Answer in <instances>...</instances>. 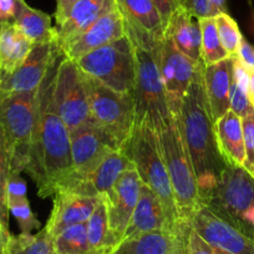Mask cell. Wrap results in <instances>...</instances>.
Returning <instances> with one entry per match:
<instances>
[{
	"label": "cell",
	"instance_id": "obj_1",
	"mask_svg": "<svg viewBox=\"0 0 254 254\" xmlns=\"http://www.w3.org/2000/svg\"><path fill=\"white\" fill-rule=\"evenodd\" d=\"M58 65L56 61L38 89L35 128L25 168L43 198L54 196L58 186L72 171L70 132L54 104Z\"/></svg>",
	"mask_w": 254,
	"mask_h": 254
},
{
	"label": "cell",
	"instance_id": "obj_2",
	"mask_svg": "<svg viewBox=\"0 0 254 254\" xmlns=\"http://www.w3.org/2000/svg\"><path fill=\"white\" fill-rule=\"evenodd\" d=\"M203 70L204 64L202 63L183 97L180 115L172 117L180 126L196 173L199 197L202 204L206 206L226 163L217 147L214 124L204 91Z\"/></svg>",
	"mask_w": 254,
	"mask_h": 254
},
{
	"label": "cell",
	"instance_id": "obj_3",
	"mask_svg": "<svg viewBox=\"0 0 254 254\" xmlns=\"http://www.w3.org/2000/svg\"><path fill=\"white\" fill-rule=\"evenodd\" d=\"M125 34L132 43L135 54V125H147L158 132L172 121L165 85L156 59L158 39L131 26H125Z\"/></svg>",
	"mask_w": 254,
	"mask_h": 254
},
{
	"label": "cell",
	"instance_id": "obj_4",
	"mask_svg": "<svg viewBox=\"0 0 254 254\" xmlns=\"http://www.w3.org/2000/svg\"><path fill=\"white\" fill-rule=\"evenodd\" d=\"M137 171L142 185L150 188L160 198L170 223L177 231H185L190 226L182 223L178 217L172 186L160 148V141L155 130L147 125H135L130 140L122 148Z\"/></svg>",
	"mask_w": 254,
	"mask_h": 254
},
{
	"label": "cell",
	"instance_id": "obj_5",
	"mask_svg": "<svg viewBox=\"0 0 254 254\" xmlns=\"http://www.w3.org/2000/svg\"><path fill=\"white\" fill-rule=\"evenodd\" d=\"M156 133L172 186L178 217L182 223L190 224L203 204L199 197L196 173L180 126L172 117V121Z\"/></svg>",
	"mask_w": 254,
	"mask_h": 254
},
{
	"label": "cell",
	"instance_id": "obj_6",
	"mask_svg": "<svg viewBox=\"0 0 254 254\" xmlns=\"http://www.w3.org/2000/svg\"><path fill=\"white\" fill-rule=\"evenodd\" d=\"M38 90L0 95V130L9 155L10 173L25 172L36 122Z\"/></svg>",
	"mask_w": 254,
	"mask_h": 254
},
{
	"label": "cell",
	"instance_id": "obj_7",
	"mask_svg": "<svg viewBox=\"0 0 254 254\" xmlns=\"http://www.w3.org/2000/svg\"><path fill=\"white\" fill-rule=\"evenodd\" d=\"M80 71L120 94L133 95L136 63L132 43L126 35L101 46L76 61Z\"/></svg>",
	"mask_w": 254,
	"mask_h": 254
},
{
	"label": "cell",
	"instance_id": "obj_8",
	"mask_svg": "<svg viewBox=\"0 0 254 254\" xmlns=\"http://www.w3.org/2000/svg\"><path fill=\"white\" fill-rule=\"evenodd\" d=\"M84 76L92 120L117 141L122 150L135 126L133 95L120 94L86 75Z\"/></svg>",
	"mask_w": 254,
	"mask_h": 254
},
{
	"label": "cell",
	"instance_id": "obj_9",
	"mask_svg": "<svg viewBox=\"0 0 254 254\" xmlns=\"http://www.w3.org/2000/svg\"><path fill=\"white\" fill-rule=\"evenodd\" d=\"M54 104L70 133L95 122L84 74L76 63L67 58H64L58 65L54 82Z\"/></svg>",
	"mask_w": 254,
	"mask_h": 254
},
{
	"label": "cell",
	"instance_id": "obj_10",
	"mask_svg": "<svg viewBox=\"0 0 254 254\" xmlns=\"http://www.w3.org/2000/svg\"><path fill=\"white\" fill-rule=\"evenodd\" d=\"M253 204V176L243 167L226 166L219 175L218 182L209 196L206 206L249 231L242 223V214Z\"/></svg>",
	"mask_w": 254,
	"mask_h": 254
},
{
	"label": "cell",
	"instance_id": "obj_11",
	"mask_svg": "<svg viewBox=\"0 0 254 254\" xmlns=\"http://www.w3.org/2000/svg\"><path fill=\"white\" fill-rule=\"evenodd\" d=\"M190 226L216 254H254V234L208 206L197 211Z\"/></svg>",
	"mask_w": 254,
	"mask_h": 254
},
{
	"label": "cell",
	"instance_id": "obj_12",
	"mask_svg": "<svg viewBox=\"0 0 254 254\" xmlns=\"http://www.w3.org/2000/svg\"><path fill=\"white\" fill-rule=\"evenodd\" d=\"M156 59L165 85L171 115L178 116L183 97L203 61L197 63L186 56L166 36L157 40Z\"/></svg>",
	"mask_w": 254,
	"mask_h": 254
},
{
	"label": "cell",
	"instance_id": "obj_13",
	"mask_svg": "<svg viewBox=\"0 0 254 254\" xmlns=\"http://www.w3.org/2000/svg\"><path fill=\"white\" fill-rule=\"evenodd\" d=\"M70 141L72 171L65 180L81 178L89 175L104 160L105 156L112 151L121 150L117 141L96 122L70 133Z\"/></svg>",
	"mask_w": 254,
	"mask_h": 254
},
{
	"label": "cell",
	"instance_id": "obj_14",
	"mask_svg": "<svg viewBox=\"0 0 254 254\" xmlns=\"http://www.w3.org/2000/svg\"><path fill=\"white\" fill-rule=\"evenodd\" d=\"M141 185L142 182L140 176L132 166L124 171L114 187L101 197L106 206L110 231L112 232L119 243L124 238L125 232L128 227L138 202Z\"/></svg>",
	"mask_w": 254,
	"mask_h": 254
},
{
	"label": "cell",
	"instance_id": "obj_15",
	"mask_svg": "<svg viewBox=\"0 0 254 254\" xmlns=\"http://www.w3.org/2000/svg\"><path fill=\"white\" fill-rule=\"evenodd\" d=\"M60 54L63 53L56 41L35 44L26 60L16 71L0 77V95L38 90Z\"/></svg>",
	"mask_w": 254,
	"mask_h": 254
},
{
	"label": "cell",
	"instance_id": "obj_16",
	"mask_svg": "<svg viewBox=\"0 0 254 254\" xmlns=\"http://www.w3.org/2000/svg\"><path fill=\"white\" fill-rule=\"evenodd\" d=\"M132 166V162L124 151H112L105 156L104 160L89 175L81 178H67L61 182L56 188L55 193L70 192L81 196L101 198L114 187L122 172Z\"/></svg>",
	"mask_w": 254,
	"mask_h": 254
},
{
	"label": "cell",
	"instance_id": "obj_17",
	"mask_svg": "<svg viewBox=\"0 0 254 254\" xmlns=\"http://www.w3.org/2000/svg\"><path fill=\"white\" fill-rule=\"evenodd\" d=\"M125 35L126 34H125L124 19L114 1L111 6L82 35H80L74 43L70 44L63 51V55L70 60L76 61L90 51L119 40Z\"/></svg>",
	"mask_w": 254,
	"mask_h": 254
},
{
	"label": "cell",
	"instance_id": "obj_18",
	"mask_svg": "<svg viewBox=\"0 0 254 254\" xmlns=\"http://www.w3.org/2000/svg\"><path fill=\"white\" fill-rule=\"evenodd\" d=\"M53 197V211L45 226L53 238L69 227L86 223L100 199L70 192H56Z\"/></svg>",
	"mask_w": 254,
	"mask_h": 254
},
{
	"label": "cell",
	"instance_id": "obj_19",
	"mask_svg": "<svg viewBox=\"0 0 254 254\" xmlns=\"http://www.w3.org/2000/svg\"><path fill=\"white\" fill-rule=\"evenodd\" d=\"M188 228H186L185 231H177L173 228L160 198L150 188L146 187L145 185H141L138 202L136 204L128 227L125 232L124 238L137 236L146 232L158 231V229H168L175 233H186Z\"/></svg>",
	"mask_w": 254,
	"mask_h": 254
},
{
	"label": "cell",
	"instance_id": "obj_20",
	"mask_svg": "<svg viewBox=\"0 0 254 254\" xmlns=\"http://www.w3.org/2000/svg\"><path fill=\"white\" fill-rule=\"evenodd\" d=\"M186 233L168 229L146 232L124 238L110 254H182Z\"/></svg>",
	"mask_w": 254,
	"mask_h": 254
},
{
	"label": "cell",
	"instance_id": "obj_21",
	"mask_svg": "<svg viewBox=\"0 0 254 254\" xmlns=\"http://www.w3.org/2000/svg\"><path fill=\"white\" fill-rule=\"evenodd\" d=\"M233 79V58H227L212 65H204L203 81L209 115L214 122L229 109V90Z\"/></svg>",
	"mask_w": 254,
	"mask_h": 254
},
{
	"label": "cell",
	"instance_id": "obj_22",
	"mask_svg": "<svg viewBox=\"0 0 254 254\" xmlns=\"http://www.w3.org/2000/svg\"><path fill=\"white\" fill-rule=\"evenodd\" d=\"M115 0H79L70 11L65 23L56 28V44L63 53L85 33Z\"/></svg>",
	"mask_w": 254,
	"mask_h": 254
},
{
	"label": "cell",
	"instance_id": "obj_23",
	"mask_svg": "<svg viewBox=\"0 0 254 254\" xmlns=\"http://www.w3.org/2000/svg\"><path fill=\"white\" fill-rule=\"evenodd\" d=\"M163 36L170 39L182 54L193 61H202V31L199 20L182 8L172 14Z\"/></svg>",
	"mask_w": 254,
	"mask_h": 254
},
{
	"label": "cell",
	"instance_id": "obj_24",
	"mask_svg": "<svg viewBox=\"0 0 254 254\" xmlns=\"http://www.w3.org/2000/svg\"><path fill=\"white\" fill-rule=\"evenodd\" d=\"M214 135L217 147L226 166L243 167L246 165L242 119L228 110L223 116L214 122Z\"/></svg>",
	"mask_w": 254,
	"mask_h": 254
},
{
	"label": "cell",
	"instance_id": "obj_25",
	"mask_svg": "<svg viewBox=\"0 0 254 254\" xmlns=\"http://www.w3.org/2000/svg\"><path fill=\"white\" fill-rule=\"evenodd\" d=\"M34 44L26 38L14 21L0 24V77L11 75L30 54Z\"/></svg>",
	"mask_w": 254,
	"mask_h": 254
},
{
	"label": "cell",
	"instance_id": "obj_26",
	"mask_svg": "<svg viewBox=\"0 0 254 254\" xmlns=\"http://www.w3.org/2000/svg\"><path fill=\"white\" fill-rule=\"evenodd\" d=\"M125 26L140 29L156 39L163 38V24L151 0H115Z\"/></svg>",
	"mask_w": 254,
	"mask_h": 254
},
{
	"label": "cell",
	"instance_id": "obj_27",
	"mask_svg": "<svg viewBox=\"0 0 254 254\" xmlns=\"http://www.w3.org/2000/svg\"><path fill=\"white\" fill-rule=\"evenodd\" d=\"M13 21L34 45L56 41V29L51 26L50 15L31 8L25 0H18Z\"/></svg>",
	"mask_w": 254,
	"mask_h": 254
},
{
	"label": "cell",
	"instance_id": "obj_28",
	"mask_svg": "<svg viewBox=\"0 0 254 254\" xmlns=\"http://www.w3.org/2000/svg\"><path fill=\"white\" fill-rule=\"evenodd\" d=\"M87 226V238H89L90 246L94 249L96 254H110L112 249L119 243L112 232L110 231L109 221H107L106 206L101 198L97 202L94 212L89 221L86 222Z\"/></svg>",
	"mask_w": 254,
	"mask_h": 254
},
{
	"label": "cell",
	"instance_id": "obj_29",
	"mask_svg": "<svg viewBox=\"0 0 254 254\" xmlns=\"http://www.w3.org/2000/svg\"><path fill=\"white\" fill-rule=\"evenodd\" d=\"M54 253L56 254H96L87 238L86 223L69 227L53 238Z\"/></svg>",
	"mask_w": 254,
	"mask_h": 254
},
{
	"label": "cell",
	"instance_id": "obj_30",
	"mask_svg": "<svg viewBox=\"0 0 254 254\" xmlns=\"http://www.w3.org/2000/svg\"><path fill=\"white\" fill-rule=\"evenodd\" d=\"M4 254H54L53 237L45 227L36 234H11Z\"/></svg>",
	"mask_w": 254,
	"mask_h": 254
},
{
	"label": "cell",
	"instance_id": "obj_31",
	"mask_svg": "<svg viewBox=\"0 0 254 254\" xmlns=\"http://www.w3.org/2000/svg\"><path fill=\"white\" fill-rule=\"evenodd\" d=\"M202 31V61L204 65L219 63L227 58H231L222 46L217 30L214 16L198 19Z\"/></svg>",
	"mask_w": 254,
	"mask_h": 254
},
{
	"label": "cell",
	"instance_id": "obj_32",
	"mask_svg": "<svg viewBox=\"0 0 254 254\" xmlns=\"http://www.w3.org/2000/svg\"><path fill=\"white\" fill-rule=\"evenodd\" d=\"M214 19H216L217 30H218V36L222 46L229 55L236 56L239 45L243 40V36L239 31L238 25L234 21V19L231 18L227 13L218 14V15L214 16Z\"/></svg>",
	"mask_w": 254,
	"mask_h": 254
},
{
	"label": "cell",
	"instance_id": "obj_33",
	"mask_svg": "<svg viewBox=\"0 0 254 254\" xmlns=\"http://www.w3.org/2000/svg\"><path fill=\"white\" fill-rule=\"evenodd\" d=\"M10 175V155L4 138L3 131L0 130V221L9 229V208L6 202V182Z\"/></svg>",
	"mask_w": 254,
	"mask_h": 254
},
{
	"label": "cell",
	"instance_id": "obj_34",
	"mask_svg": "<svg viewBox=\"0 0 254 254\" xmlns=\"http://www.w3.org/2000/svg\"><path fill=\"white\" fill-rule=\"evenodd\" d=\"M8 208L9 212L15 217L16 222H18L19 227H20L21 233L29 234L34 229H38L40 227V222L34 216L30 203H29L26 197L25 198L8 201Z\"/></svg>",
	"mask_w": 254,
	"mask_h": 254
},
{
	"label": "cell",
	"instance_id": "obj_35",
	"mask_svg": "<svg viewBox=\"0 0 254 254\" xmlns=\"http://www.w3.org/2000/svg\"><path fill=\"white\" fill-rule=\"evenodd\" d=\"M244 148H246V165L244 168L254 177V110L242 117Z\"/></svg>",
	"mask_w": 254,
	"mask_h": 254
},
{
	"label": "cell",
	"instance_id": "obj_36",
	"mask_svg": "<svg viewBox=\"0 0 254 254\" xmlns=\"http://www.w3.org/2000/svg\"><path fill=\"white\" fill-rule=\"evenodd\" d=\"M229 109L234 114L238 115L241 119L254 110L251 101H249L248 95L237 85V82L233 79H232L231 90H229Z\"/></svg>",
	"mask_w": 254,
	"mask_h": 254
},
{
	"label": "cell",
	"instance_id": "obj_37",
	"mask_svg": "<svg viewBox=\"0 0 254 254\" xmlns=\"http://www.w3.org/2000/svg\"><path fill=\"white\" fill-rule=\"evenodd\" d=\"M182 254H216L212 247L190 226L185 237Z\"/></svg>",
	"mask_w": 254,
	"mask_h": 254
},
{
	"label": "cell",
	"instance_id": "obj_38",
	"mask_svg": "<svg viewBox=\"0 0 254 254\" xmlns=\"http://www.w3.org/2000/svg\"><path fill=\"white\" fill-rule=\"evenodd\" d=\"M180 8L197 19L214 16L211 0H178Z\"/></svg>",
	"mask_w": 254,
	"mask_h": 254
},
{
	"label": "cell",
	"instance_id": "obj_39",
	"mask_svg": "<svg viewBox=\"0 0 254 254\" xmlns=\"http://www.w3.org/2000/svg\"><path fill=\"white\" fill-rule=\"evenodd\" d=\"M26 182L19 173H10L6 182V202L11 199L25 198Z\"/></svg>",
	"mask_w": 254,
	"mask_h": 254
},
{
	"label": "cell",
	"instance_id": "obj_40",
	"mask_svg": "<svg viewBox=\"0 0 254 254\" xmlns=\"http://www.w3.org/2000/svg\"><path fill=\"white\" fill-rule=\"evenodd\" d=\"M151 1L155 5L156 10H157L158 15L161 18V21L163 24V29H165L172 14L180 8V1L178 0H151Z\"/></svg>",
	"mask_w": 254,
	"mask_h": 254
},
{
	"label": "cell",
	"instance_id": "obj_41",
	"mask_svg": "<svg viewBox=\"0 0 254 254\" xmlns=\"http://www.w3.org/2000/svg\"><path fill=\"white\" fill-rule=\"evenodd\" d=\"M233 58V80L237 82L239 87L248 95V87H249V71L248 67L239 60L237 56H232Z\"/></svg>",
	"mask_w": 254,
	"mask_h": 254
},
{
	"label": "cell",
	"instance_id": "obj_42",
	"mask_svg": "<svg viewBox=\"0 0 254 254\" xmlns=\"http://www.w3.org/2000/svg\"><path fill=\"white\" fill-rule=\"evenodd\" d=\"M79 0H56V10H55V20L58 28H60L65 20L69 16L70 11L74 8L75 4Z\"/></svg>",
	"mask_w": 254,
	"mask_h": 254
},
{
	"label": "cell",
	"instance_id": "obj_43",
	"mask_svg": "<svg viewBox=\"0 0 254 254\" xmlns=\"http://www.w3.org/2000/svg\"><path fill=\"white\" fill-rule=\"evenodd\" d=\"M236 56L246 66L254 67V46L251 45L247 40H244V38L239 45Z\"/></svg>",
	"mask_w": 254,
	"mask_h": 254
},
{
	"label": "cell",
	"instance_id": "obj_44",
	"mask_svg": "<svg viewBox=\"0 0 254 254\" xmlns=\"http://www.w3.org/2000/svg\"><path fill=\"white\" fill-rule=\"evenodd\" d=\"M16 8L18 0H0V21H13Z\"/></svg>",
	"mask_w": 254,
	"mask_h": 254
},
{
	"label": "cell",
	"instance_id": "obj_45",
	"mask_svg": "<svg viewBox=\"0 0 254 254\" xmlns=\"http://www.w3.org/2000/svg\"><path fill=\"white\" fill-rule=\"evenodd\" d=\"M10 237V231H9L8 228H5V227L3 226V223H1V221H0V254H4Z\"/></svg>",
	"mask_w": 254,
	"mask_h": 254
},
{
	"label": "cell",
	"instance_id": "obj_46",
	"mask_svg": "<svg viewBox=\"0 0 254 254\" xmlns=\"http://www.w3.org/2000/svg\"><path fill=\"white\" fill-rule=\"evenodd\" d=\"M242 223H243L249 231L253 232L251 229V227H254V204L252 207H249V208L242 214Z\"/></svg>",
	"mask_w": 254,
	"mask_h": 254
},
{
	"label": "cell",
	"instance_id": "obj_47",
	"mask_svg": "<svg viewBox=\"0 0 254 254\" xmlns=\"http://www.w3.org/2000/svg\"><path fill=\"white\" fill-rule=\"evenodd\" d=\"M248 71H249L248 99H249V101H251L252 106L254 107V67H248Z\"/></svg>",
	"mask_w": 254,
	"mask_h": 254
},
{
	"label": "cell",
	"instance_id": "obj_48",
	"mask_svg": "<svg viewBox=\"0 0 254 254\" xmlns=\"http://www.w3.org/2000/svg\"><path fill=\"white\" fill-rule=\"evenodd\" d=\"M212 9H213L214 16L221 13H227L226 10V0H211Z\"/></svg>",
	"mask_w": 254,
	"mask_h": 254
},
{
	"label": "cell",
	"instance_id": "obj_49",
	"mask_svg": "<svg viewBox=\"0 0 254 254\" xmlns=\"http://www.w3.org/2000/svg\"><path fill=\"white\" fill-rule=\"evenodd\" d=\"M0 24H1V21H0Z\"/></svg>",
	"mask_w": 254,
	"mask_h": 254
},
{
	"label": "cell",
	"instance_id": "obj_50",
	"mask_svg": "<svg viewBox=\"0 0 254 254\" xmlns=\"http://www.w3.org/2000/svg\"><path fill=\"white\" fill-rule=\"evenodd\" d=\"M54 254H56V253H54Z\"/></svg>",
	"mask_w": 254,
	"mask_h": 254
}]
</instances>
